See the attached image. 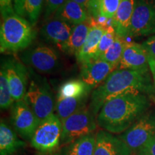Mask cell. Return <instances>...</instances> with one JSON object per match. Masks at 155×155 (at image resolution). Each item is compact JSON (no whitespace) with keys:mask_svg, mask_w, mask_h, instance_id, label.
I'll return each instance as SVG.
<instances>
[{"mask_svg":"<svg viewBox=\"0 0 155 155\" xmlns=\"http://www.w3.org/2000/svg\"><path fill=\"white\" fill-rule=\"evenodd\" d=\"M150 101L143 93H127L108 100L97 115V124L111 134H121L144 116Z\"/></svg>","mask_w":155,"mask_h":155,"instance_id":"6da1fadb","label":"cell"},{"mask_svg":"<svg viewBox=\"0 0 155 155\" xmlns=\"http://www.w3.org/2000/svg\"><path fill=\"white\" fill-rule=\"evenodd\" d=\"M153 91L149 71L116 69L95 88L91 98L89 108L95 116L108 100L127 93H150Z\"/></svg>","mask_w":155,"mask_h":155,"instance_id":"7a4b0ae2","label":"cell"},{"mask_svg":"<svg viewBox=\"0 0 155 155\" xmlns=\"http://www.w3.org/2000/svg\"><path fill=\"white\" fill-rule=\"evenodd\" d=\"M35 38L33 26L25 17L15 14L2 19L0 28L1 53H17L26 49Z\"/></svg>","mask_w":155,"mask_h":155,"instance_id":"3957f363","label":"cell"},{"mask_svg":"<svg viewBox=\"0 0 155 155\" xmlns=\"http://www.w3.org/2000/svg\"><path fill=\"white\" fill-rule=\"evenodd\" d=\"M29 87L24 100L40 121L53 114L55 101L49 83L45 77L29 73Z\"/></svg>","mask_w":155,"mask_h":155,"instance_id":"277c9868","label":"cell"},{"mask_svg":"<svg viewBox=\"0 0 155 155\" xmlns=\"http://www.w3.org/2000/svg\"><path fill=\"white\" fill-rule=\"evenodd\" d=\"M95 116L90 108L85 106L63 122L61 144L65 146L77 139L93 134L96 129Z\"/></svg>","mask_w":155,"mask_h":155,"instance_id":"5b68a950","label":"cell"},{"mask_svg":"<svg viewBox=\"0 0 155 155\" xmlns=\"http://www.w3.org/2000/svg\"><path fill=\"white\" fill-rule=\"evenodd\" d=\"M62 128L61 119L53 114L40 122L31 139V145L42 153L54 152L61 144Z\"/></svg>","mask_w":155,"mask_h":155,"instance_id":"8992f818","label":"cell"},{"mask_svg":"<svg viewBox=\"0 0 155 155\" xmlns=\"http://www.w3.org/2000/svg\"><path fill=\"white\" fill-rule=\"evenodd\" d=\"M21 60L40 73H55L61 67L59 53L49 46L39 45L25 50L21 55Z\"/></svg>","mask_w":155,"mask_h":155,"instance_id":"52a82bcc","label":"cell"},{"mask_svg":"<svg viewBox=\"0 0 155 155\" xmlns=\"http://www.w3.org/2000/svg\"><path fill=\"white\" fill-rule=\"evenodd\" d=\"M155 35V0H136L129 36Z\"/></svg>","mask_w":155,"mask_h":155,"instance_id":"ba28073f","label":"cell"},{"mask_svg":"<svg viewBox=\"0 0 155 155\" xmlns=\"http://www.w3.org/2000/svg\"><path fill=\"white\" fill-rule=\"evenodd\" d=\"M131 152L139 151L155 137V114H145L119 136Z\"/></svg>","mask_w":155,"mask_h":155,"instance_id":"9c48e42d","label":"cell"},{"mask_svg":"<svg viewBox=\"0 0 155 155\" xmlns=\"http://www.w3.org/2000/svg\"><path fill=\"white\" fill-rule=\"evenodd\" d=\"M11 122L16 133L26 140H31L40 120L25 100L14 103L11 107Z\"/></svg>","mask_w":155,"mask_h":155,"instance_id":"30bf717a","label":"cell"},{"mask_svg":"<svg viewBox=\"0 0 155 155\" xmlns=\"http://www.w3.org/2000/svg\"><path fill=\"white\" fill-rule=\"evenodd\" d=\"M1 68L7 75L13 99L15 102L24 100L29 80V73L25 65L15 58H8L2 63Z\"/></svg>","mask_w":155,"mask_h":155,"instance_id":"8fae6325","label":"cell"},{"mask_svg":"<svg viewBox=\"0 0 155 155\" xmlns=\"http://www.w3.org/2000/svg\"><path fill=\"white\" fill-rule=\"evenodd\" d=\"M74 26L61 19L53 17L45 20L40 33L46 41L54 44L58 49L63 52Z\"/></svg>","mask_w":155,"mask_h":155,"instance_id":"7c38bea8","label":"cell"},{"mask_svg":"<svg viewBox=\"0 0 155 155\" xmlns=\"http://www.w3.org/2000/svg\"><path fill=\"white\" fill-rule=\"evenodd\" d=\"M81 80L92 89L98 88L117 68L101 59H93L81 64Z\"/></svg>","mask_w":155,"mask_h":155,"instance_id":"4fadbf2b","label":"cell"},{"mask_svg":"<svg viewBox=\"0 0 155 155\" xmlns=\"http://www.w3.org/2000/svg\"><path fill=\"white\" fill-rule=\"evenodd\" d=\"M149 56L142 45L127 42L118 69L149 71Z\"/></svg>","mask_w":155,"mask_h":155,"instance_id":"5bb4252c","label":"cell"},{"mask_svg":"<svg viewBox=\"0 0 155 155\" xmlns=\"http://www.w3.org/2000/svg\"><path fill=\"white\" fill-rule=\"evenodd\" d=\"M131 150L124 141L107 131L96 134L94 155H131Z\"/></svg>","mask_w":155,"mask_h":155,"instance_id":"9a60e30c","label":"cell"},{"mask_svg":"<svg viewBox=\"0 0 155 155\" xmlns=\"http://www.w3.org/2000/svg\"><path fill=\"white\" fill-rule=\"evenodd\" d=\"M89 19H90L91 28L88 36L83 48L76 56L78 62L81 64L87 63L94 59L100 40L105 31V29L97 25L92 16L89 17Z\"/></svg>","mask_w":155,"mask_h":155,"instance_id":"2e32d148","label":"cell"},{"mask_svg":"<svg viewBox=\"0 0 155 155\" xmlns=\"http://www.w3.org/2000/svg\"><path fill=\"white\" fill-rule=\"evenodd\" d=\"M136 0H122L112 19V25L116 35L125 38L129 36Z\"/></svg>","mask_w":155,"mask_h":155,"instance_id":"e0dca14e","label":"cell"},{"mask_svg":"<svg viewBox=\"0 0 155 155\" xmlns=\"http://www.w3.org/2000/svg\"><path fill=\"white\" fill-rule=\"evenodd\" d=\"M89 16L88 11L80 4L73 0H67L58 9L53 17L65 21L69 24L77 25L88 20Z\"/></svg>","mask_w":155,"mask_h":155,"instance_id":"ac0fdd59","label":"cell"},{"mask_svg":"<svg viewBox=\"0 0 155 155\" xmlns=\"http://www.w3.org/2000/svg\"><path fill=\"white\" fill-rule=\"evenodd\" d=\"M25 143L17 137L16 132L3 120L0 124V155H12Z\"/></svg>","mask_w":155,"mask_h":155,"instance_id":"d6986e66","label":"cell"},{"mask_svg":"<svg viewBox=\"0 0 155 155\" xmlns=\"http://www.w3.org/2000/svg\"><path fill=\"white\" fill-rule=\"evenodd\" d=\"M90 28L91 23L89 18L86 22L75 25L68 41L64 48V53L68 55H75L76 57L86 42Z\"/></svg>","mask_w":155,"mask_h":155,"instance_id":"ffe728a7","label":"cell"},{"mask_svg":"<svg viewBox=\"0 0 155 155\" xmlns=\"http://www.w3.org/2000/svg\"><path fill=\"white\" fill-rule=\"evenodd\" d=\"M88 97L89 94L56 101L55 109L62 124L69 116L86 106V102L88 99Z\"/></svg>","mask_w":155,"mask_h":155,"instance_id":"44dd1931","label":"cell"},{"mask_svg":"<svg viewBox=\"0 0 155 155\" xmlns=\"http://www.w3.org/2000/svg\"><path fill=\"white\" fill-rule=\"evenodd\" d=\"M96 134L94 133L84 136L62 150V155H94Z\"/></svg>","mask_w":155,"mask_h":155,"instance_id":"7402d4cb","label":"cell"},{"mask_svg":"<svg viewBox=\"0 0 155 155\" xmlns=\"http://www.w3.org/2000/svg\"><path fill=\"white\" fill-rule=\"evenodd\" d=\"M92 88L82 80L73 79L63 83L58 89L57 100L90 94Z\"/></svg>","mask_w":155,"mask_h":155,"instance_id":"603a6c76","label":"cell"},{"mask_svg":"<svg viewBox=\"0 0 155 155\" xmlns=\"http://www.w3.org/2000/svg\"><path fill=\"white\" fill-rule=\"evenodd\" d=\"M126 42H127L125 41L124 38H121L116 35L113 44L106 50V53L101 56L100 59L111 64L118 69Z\"/></svg>","mask_w":155,"mask_h":155,"instance_id":"cb8c5ba5","label":"cell"},{"mask_svg":"<svg viewBox=\"0 0 155 155\" xmlns=\"http://www.w3.org/2000/svg\"><path fill=\"white\" fill-rule=\"evenodd\" d=\"M7 75L2 68L0 71V107L2 110H7L14 104Z\"/></svg>","mask_w":155,"mask_h":155,"instance_id":"d4e9b609","label":"cell"},{"mask_svg":"<svg viewBox=\"0 0 155 155\" xmlns=\"http://www.w3.org/2000/svg\"><path fill=\"white\" fill-rule=\"evenodd\" d=\"M122 0H100L92 17L102 16L113 19Z\"/></svg>","mask_w":155,"mask_h":155,"instance_id":"484cf974","label":"cell"},{"mask_svg":"<svg viewBox=\"0 0 155 155\" xmlns=\"http://www.w3.org/2000/svg\"><path fill=\"white\" fill-rule=\"evenodd\" d=\"M43 0H25L24 6L25 18L30 22L32 26L38 22L40 16Z\"/></svg>","mask_w":155,"mask_h":155,"instance_id":"4316f807","label":"cell"},{"mask_svg":"<svg viewBox=\"0 0 155 155\" xmlns=\"http://www.w3.org/2000/svg\"><path fill=\"white\" fill-rule=\"evenodd\" d=\"M116 37V32L113 25H110L104 31L101 39L98 50H97L96 56L94 59H100L101 56L106 53V50L111 46L115 40Z\"/></svg>","mask_w":155,"mask_h":155,"instance_id":"83f0119b","label":"cell"},{"mask_svg":"<svg viewBox=\"0 0 155 155\" xmlns=\"http://www.w3.org/2000/svg\"><path fill=\"white\" fill-rule=\"evenodd\" d=\"M67 0H45V19L53 18L55 12L64 5Z\"/></svg>","mask_w":155,"mask_h":155,"instance_id":"f1b7e54d","label":"cell"},{"mask_svg":"<svg viewBox=\"0 0 155 155\" xmlns=\"http://www.w3.org/2000/svg\"><path fill=\"white\" fill-rule=\"evenodd\" d=\"M0 12L2 19L15 14L13 0H0Z\"/></svg>","mask_w":155,"mask_h":155,"instance_id":"f546056e","label":"cell"},{"mask_svg":"<svg viewBox=\"0 0 155 155\" xmlns=\"http://www.w3.org/2000/svg\"><path fill=\"white\" fill-rule=\"evenodd\" d=\"M139 155H155V137L149 141L139 151Z\"/></svg>","mask_w":155,"mask_h":155,"instance_id":"4dcf8cb0","label":"cell"},{"mask_svg":"<svg viewBox=\"0 0 155 155\" xmlns=\"http://www.w3.org/2000/svg\"><path fill=\"white\" fill-rule=\"evenodd\" d=\"M143 47L145 48L149 55L155 58V35L150 37L143 42Z\"/></svg>","mask_w":155,"mask_h":155,"instance_id":"1f68e13d","label":"cell"},{"mask_svg":"<svg viewBox=\"0 0 155 155\" xmlns=\"http://www.w3.org/2000/svg\"><path fill=\"white\" fill-rule=\"evenodd\" d=\"M25 0H13L15 12L19 16L25 17L24 6Z\"/></svg>","mask_w":155,"mask_h":155,"instance_id":"d6a6232c","label":"cell"},{"mask_svg":"<svg viewBox=\"0 0 155 155\" xmlns=\"http://www.w3.org/2000/svg\"><path fill=\"white\" fill-rule=\"evenodd\" d=\"M100 0H90L89 2V9H88V14L90 16H93L96 12L97 5Z\"/></svg>","mask_w":155,"mask_h":155,"instance_id":"836d02e7","label":"cell"},{"mask_svg":"<svg viewBox=\"0 0 155 155\" xmlns=\"http://www.w3.org/2000/svg\"><path fill=\"white\" fill-rule=\"evenodd\" d=\"M149 66H150V69L152 73L155 86V58L151 55L149 56Z\"/></svg>","mask_w":155,"mask_h":155,"instance_id":"e575fe53","label":"cell"},{"mask_svg":"<svg viewBox=\"0 0 155 155\" xmlns=\"http://www.w3.org/2000/svg\"><path fill=\"white\" fill-rule=\"evenodd\" d=\"M73 1L75 2L80 4L81 6H83L85 9L88 11V9H89V2H90V0H73Z\"/></svg>","mask_w":155,"mask_h":155,"instance_id":"d590c367","label":"cell"},{"mask_svg":"<svg viewBox=\"0 0 155 155\" xmlns=\"http://www.w3.org/2000/svg\"><path fill=\"white\" fill-rule=\"evenodd\" d=\"M55 155H59V154H55Z\"/></svg>","mask_w":155,"mask_h":155,"instance_id":"8d00e7d4","label":"cell"}]
</instances>
